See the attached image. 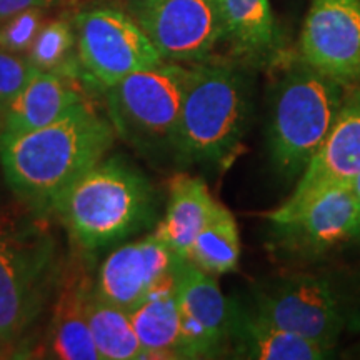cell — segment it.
Segmentation results:
<instances>
[{
	"label": "cell",
	"instance_id": "obj_27",
	"mask_svg": "<svg viewBox=\"0 0 360 360\" xmlns=\"http://www.w3.org/2000/svg\"><path fill=\"white\" fill-rule=\"evenodd\" d=\"M342 307L345 315V328L360 330V285L349 297V300L342 299Z\"/></svg>",
	"mask_w": 360,
	"mask_h": 360
},
{
	"label": "cell",
	"instance_id": "obj_12",
	"mask_svg": "<svg viewBox=\"0 0 360 360\" xmlns=\"http://www.w3.org/2000/svg\"><path fill=\"white\" fill-rule=\"evenodd\" d=\"M274 238L282 252L295 257H321L360 237V207L350 186L323 191L282 222Z\"/></svg>",
	"mask_w": 360,
	"mask_h": 360
},
{
	"label": "cell",
	"instance_id": "obj_19",
	"mask_svg": "<svg viewBox=\"0 0 360 360\" xmlns=\"http://www.w3.org/2000/svg\"><path fill=\"white\" fill-rule=\"evenodd\" d=\"M175 281L177 270L129 312L142 345V359H180V315Z\"/></svg>",
	"mask_w": 360,
	"mask_h": 360
},
{
	"label": "cell",
	"instance_id": "obj_23",
	"mask_svg": "<svg viewBox=\"0 0 360 360\" xmlns=\"http://www.w3.org/2000/svg\"><path fill=\"white\" fill-rule=\"evenodd\" d=\"M75 44V29L70 22L64 19L45 22L27 57L40 72H56L64 77L79 80V75H82L79 57L72 56Z\"/></svg>",
	"mask_w": 360,
	"mask_h": 360
},
{
	"label": "cell",
	"instance_id": "obj_3",
	"mask_svg": "<svg viewBox=\"0 0 360 360\" xmlns=\"http://www.w3.org/2000/svg\"><path fill=\"white\" fill-rule=\"evenodd\" d=\"M250 82L237 67H191L174 139L180 164H219L233 155L249 129Z\"/></svg>",
	"mask_w": 360,
	"mask_h": 360
},
{
	"label": "cell",
	"instance_id": "obj_2",
	"mask_svg": "<svg viewBox=\"0 0 360 360\" xmlns=\"http://www.w3.org/2000/svg\"><path fill=\"white\" fill-rule=\"evenodd\" d=\"M80 250L101 252L154 222L150 182L124 159H102L53 207Z\"/></svg>",
	"mask_w": 360,
	"mask_h": 360
},
{
	"label": "cell",
	"instance_id": "obj_25",
	"mask_svg": "<svg viewBox=\"0 0 360 360\" xmlns=\"http://www.w3.org/2000/svg\"><path fill=\"white\" fill-rule=\"evenodd\" d=\"M37 72L29 57L0 49V112L19 96Z\"/></svg>",
	"mask_w": 360,
	"mask_h": 360
},
{
	"label": "cell",
	"instance_id": "obj_28",
	"mask_svg": "<svg viewBox=\"0 0 360 360\" xmlns=\"http://www.w3.org/2000/svg\"><path fill=\"white\" fill-rule=\"evenodd\" d=\"M11 352H12V344L0 335V359L7 357V354H11Z\"/></svg>",
	"mask_w": 360,
	"mask_h": 360
},
{
	"label": "cell",
	"instance_id": "obj_9",
	"mask_svg": "<svg viewBox=\"0 0 360 360\" xmlns=\"http://www.w3.org/2000/svg\"><path fill=\"white\" fill-rule=\"evenodd\" d=\"M132 13L162 60L204 62L224 40L212 0H135Z\"/></svg>",
	"mask_w": 360,
	"mask_h": 360
},
{
	"label": "cell",
	"instance_id": "obj_1",
	"mask_svg": "<svg viewBox=\"0 0 360 360\" xmlns=\"http://www.w3.org/2000/svg\"><path fill=\"white\" fill-rule=\"evenodd\" d=\"M115 137L110 119L82 101L56 122L0 148V169L22 204L39 215L51 214L60 197L105 157Z\"/></svg>",
	"mask_w": 360,
	"mask_h": 360
},
{
	"label": "cell",
	"instance_id": "obj_10",
	"mask_svg": "<svg viewBox=\"0 0 360 360\" xmlns=\"http://www.w3.org/2000/svg\"><path fill=\"white\" fill-rule=\"evenodd\" d=\"M300 60L342 87L360 84V0H312L299 39Z\"/></svg>",
	"mask_w": 360,
	"mask_h": 360
},
{
	"label": "cell",
	"instance_id": "obj_6",
	"mask_svg": "<svg viewBox=\"0 0 360 360\" xmlns=\"http://www.w3.org/2000/svg\"><path fill=\"white\" fill-rule=\"evenodd\" d=\"M60 264L52 236L40 231H0V335L7 342L34 326L58 285Z\"/></svg>",
	"mask_w": 360,
	"mask_h": 360
},
{
	"label": "cell",
	"instance_id": "obj_7",
	"mask_svg": "<svg viewBox=\"0 0 360 360\" xmlns=\"http://www.w3.org/2000/svg\"><path fill=\"white\" fill-rule=\"evenodd\" d=\"M74 29L82 77L92 87L107 90L134 72L164 62L142 27L117 8L80 12Z\"/></svg>",
	"mask_w": 360,
	"mask_h": 360
},
{
	"label": "cell",
	"instance_id": "obj_21",
	"mask_svg": "<svg viewBox=\"0 0 360 360\" xmlns=\"http://www.w3.org/2000/svg\"><path fill=\"white\" fill-rule=\"evenodd\" d=\"M84 312L94 344L102 359H142V345L135 334L127 310L98 299L96 294H90L85 295Z\"/></svg>",
	"mask_w": 360,
	"mask_h": 360
},
{
	"label": "cell",
	"instance_id": "obj_24",
	"mask_svg": "<svg viewBox=\"0 0 360 360\" xmlns=\"http://www.w3.org/2000/svg\"><path fill=\"white\" fill-rule=\"evenodd\" d=\"M45 24L44 8H29L0 22V49L13 53L29 52Z\"/></svg>",
	"mask_w": 360,
	"mask_h": 360
},
{
	"label": "cell",
	"instance_id": "obj_14",
	"mask_svg": "<svg viewBox=\"0 0 360 360\" xmlns=\"http://www.w3.org/2000/svg\"><path fill=\"white\" fill-rule=\"evenodd\" d=\"M182 260L159 236L152 233L119 247L103 260L94 294L130 312L175 274Z\"/></svg>",
	"mask_w": 360,
	"mask_h": 360
},
{
	"label": "cell",
	"instance_id": "obj_8",
	"mask_svg": "<svg viewBox=\"0 0 360 360\" xmlns=\"http://www.w3.org/2000/svg\"><path fill=\"white\" fill-rule=\"evenodd\" d=\"M252 310L282 330L334 352L345 330L339 290L327 278L294 274L254 289Z\"/></svg>",
	"mask_w": 360,
	"mask_h": 360
},
{
	"label": "cell",
	"instance_id": "obj_22",
	"mask_svg": "<svg viewBox=\"0 0 360 360\" xmlns=\"http://www.w3.org/2000/svg\"><path fill=\"white\" fill-rule=\"evenodd\" d=\"M85 294L75 289L58 300L49 337L51 357L60 360H101L84 312Z\"/></svg>",
	"mask_w": 360,
	"mask_h": 360
},
{
	"label": "cell",
	"instance_id": "obj_11",
	"mask_svg": "<svg viewBox=\"0 0 360 360\" xmlns=\"http://www.w3.org/2000/svg\"><path fill=\"white\" fill-rule=\"evenodd\" d=\"M360 175V84L345 89L344 102L326 141L300 175L283 204L265 215L270 224L285 220L328 188L352 186Z\"/></svg>",
	"mask_w": 360,
	"mask_h": 360
},
{
	"label": "cell",
	"instance_id": "obj_20",
	"mask_svg": "<svg viewBox=\"0 0 360 360\" xmlns=\"http://www.w3.org/2000/svg\"><path fill=\"white\" fill-rule=\"evenodd\" d=\"M187 260L210 276L236 272L240 260V236L227 207L217 202L209 222L197 233Z\"/></svg>",
	"mask_w": 360,
	"mask_h": 360
},
{
	"label": "cell",
	"instance_id": "obj_15",
	"mask_svg": "<svg viewBox=\"0 0 360 360\" xmlns=\"http://www.w3.org/2000/svg\"><path fill=\"white\" fill-rule=\"evenodd\" d=\"M84 98L74 79L56 72H37L20 94L0 112V148L56 122Z\"/></svg>",
	"mask_w": 360,
	"mask_h": 360
},
{
	"label": "cell",
	"instance_id": "obj_4",
	"mask_svg": "<svg viewBox=\"0 0 360 360\" xmlns=\"http://www.w3.org/2000/svg\"><path fill=\"white\" fill-rule=\"evenodd\" d=\"M345 87L300 60L272 89L267 146L282 179H299L326 141L344 102Z\"/></svg>",
	"mask_w": 360,
	"mask_h": 360
},
{
	"label": "cell",
	"instance_id": "obj_17",
	"mask_svg": "<svg viewBox=\"0 0 360 360\" xmlns=\"http://www.w3.org/2000/svg\"><path fill=\"white\" fill-rule=\"evenodd\" d=\"M224 40L240 58L267 64L282 51V35L270 0H212Z\"/></svg>",
	"mask_w": 360,
	"mask_h": 360
},
{
	"label": "cell",
	"instance_id": "obj_26",
	"mask_svg": "<svg viewBox=\"0 0 360 360\" xmlns=\"http://www.w3.org/2000/svg\"><path fill=\"white\" fill-rule=\"evenodd\" d=\"M64 0H0V22L29 8H51Z\"/></svg>",
	"mask_w": 360,
	"mask_h": 360
},
{
	"label": "cell",
	"instance_id": "obj_5",
	"mask_svg": "<svg viewBox=\"0 0 360 360\" xmlns=\"http://www.w3.org/2000/svg\"><path fill=\"white\" fill-rule=\"evenodd\" d=\"M188 74L191 67L164 60L107 89V110L117 137L150 159L174 155Z\"/></svg>",
	"mask_w": 360,
	"mask_h": 360
},
{
	"label": "cell",
	"instance_id": "obj_16",
	"mask_svg": "<svg viewBox=\"0 0 360 360\" xmlns=\"http://www.w3.org/2000/svg\"><path fill=\"white\" fill-rule=\"evenodd\" d=\"M229 350L233 357L254 360H323L332 352L282 330L252 309L229 300Z\"/></svg>",
	"mask_w": 360,
	"mask_h": 360
},
{
	"label": "cell",
	"instance_id": "obj_18",
	"mask_svg": "<svg viewBox=\"0 0 360 360\" xmlns=\"http://www.w3.org/2000/svg\"><path fill=\"white\" fill-rule=\"evenodd\" d=\"M217 202L200 177L177 174L170 180L169 202L155 236L167 244L177 257L187 260L191 247L209 222Z\"/></svg>",
	"mask_w": 360,
	"mask_h": 360
},
{
	"label": "cell",
	"instance_id": "obj_13",
	"mask_svg": "<svg viewBox=\"0 0 360 360\" xmlns=\"http://www.w3.org/2000/svg\"><path fill=\"white\" fill-rule=\"evenodd\" d=\"M180 315V359H210L227 352L231 305L215 276L182 260L175 281Z\"/></svg>",
	"mask_w": 360,
	"mask_h": 360
},
{
	"label": "cell",
	"instance_id": "obj_30",
	"mask_svg": "<svg viewBox=\"0 0 360 360\" xmlns=\"http://www.w3.org/2000/svg\"><path fill=\"white\" fill-rule=\"evenodd\" d=\"M0 207H2V195H0ZM8 227H12V225L7 222L6 217H4V214L0 212V231H4V229H8Z\"/></svg>",
	"mask_w": 360,
	"mask_h": 360
},
{
	"label": "cell",
	"instance_id": "obj_29",
	"mask_svg": "<svg viewBox=\"0 0 360 360\" xmlns=\"http://www.w3.org/2000/svg\"><path fill=\"white\" fill-rule=\"evenodd\" d=\"M352 191H354V195H355V199H357V202H359V207H360V175L357 179L354 180L352 182Z\"/></svg>",
	"mask_w": 360,
	"mask_h": 360
}]
</instances>
